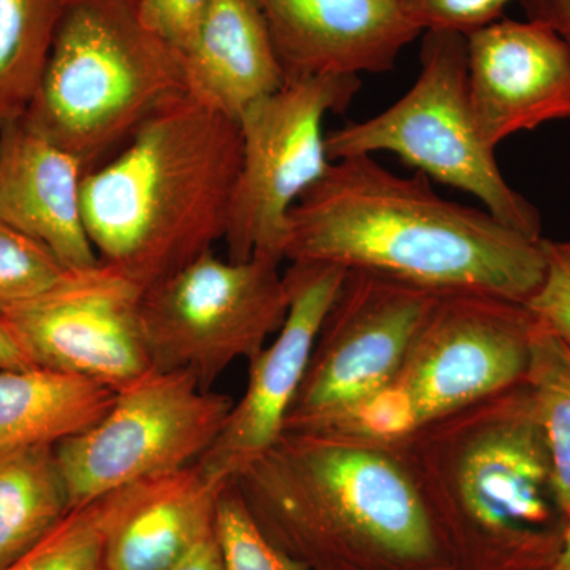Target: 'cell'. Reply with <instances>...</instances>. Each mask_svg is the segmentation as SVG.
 <instances>
[{
    "instance_id": "21",
    "label": "cell",
    "mask_w": 570,
    "mask_h": 570,
    "mask_svg": "<svg viewBox=\"0 0 570 570\" xmlns=\"http://www.w3.org/2000/svg\"><path fill=\"white\" fill-rule=\"evenodd\" d=\"M63 0H0V129L28 111Z\"/></svg>"
},
{
    "instance_id": "13",
    "label": "cell",
    "mask_w": 570,
    "mask_h": 570,
    "mask_svg": "<svg viewBox=\"0 0 570 570\" xmlns=\"http://www.w3.org/2000/svg\"><path fill=\"white\" fill-rule=\"evenodd\" d=\"M347 269L324 262H292L284 273L288 311L273 343L249 362L245 395L232 407L223 433L197 461L220 485L234 480L283 434L313 358L325 318Z\"/></svg>"
},
{
    "instance_id": "10",
    "label": "cell",
    "mask_w": 570,
    "mask_h": 570,
    "mask_svg": "<svg viewBox=\"0 0 570 570\" xmlns=\"http://www.w3.org/2000/svg\"><path fill=\"white\" fill-rule=\"evenodd\" d=\"M360 86V77L287 81L239 115L242 168L224 236L230 261H284L288 214L330 165L326 115L346 110Z\"/></svg>"
},
{
    "instance_id": "15",
    "label": "cell",
    "mask_w": 570,
    "mask_h": 570,
    "mask_svg": "<svg viewBox=\"0 0 570 570\" xmlns=\"http://www.w3.org/2000/svg\"><path fill=\"white\" fill-rule=\"evenodd\" d=\"M287 81L385 73L422 31L401 0H258Z\"/></svg>"
},
{
    "instance_id": "18",
    "label": "cell",
    "mask_w": 570,
    "mask_h": 570,
    "mask_svg": "<svg viewBox=\"0 0 570 570\" xmlns=\"http://www.w3.org/2000/svg\"><path fill=\"white\" fill-rule=\"evenodd\" d=\"M227 485L193 466L149 480L105 547V570H175L216 524Z\"/></svg>"
},
{
    "instance_id": "3",
    "label": "cell",
    "mask_w": 570,
    "mask_h": 570,
    "mask_svg": "<svg viewBox=\"0 0 570 570\" xmlns=\"http://www.w3.org/2000/svg\"><path fill=\"white\" fill-rule=\"evenodd\" d=\"M406 438L448 569L553 568L570 520L523 382Z\"/></svg>"
},
{
    "instance_id": "28",
    "label": "cell",
    "mask_w": 570,
    "mask_h": 570,
    "mask_svg": "<svg viewBox=\"0 0 570 570\" xmlns=\"http://www.w3.org/2000/svg\"><path fill=\"white\" fill-rule=\"evenodd\" d=\"M146 24L157 36L186 52L193 45L208 0H137Z\"/></svg>"
},
{
    "instance_id": "1",
    "label": "cell",
    "mask_w": 570,
    "mask_h": 570,
    "mask_svg": "<svg viewBox=\"0 0 570 570\" xmlns=\"http://www.w3.org/2000/svg\"><path fill=\"white\" fill-rule=\"evenodd\" d=\"M285 258L363 269L439 295H490L521 305L549 266L547 239L448 200L425 175L393 174L374 156L333 160L299 197L288 214Z\"/></svg>"
},
{
    "instance_id": "30",
    "label": "cell",
    "mask_w": 570,
    "mask_h": 570,
    "mask_svg": "<svg viewBox=\"0 0 570 570\" xmlns=\"http://www.w3.org/2000/svg\"><path fill=\"white\" fill-rule=\"evenodd\" d=\"M175 570H223V561H220V551L216 539V524H214L212 534L202 539Z\"/></svg>"
},
{
    "instance_id": "33",
    "label": "cell",
    "mask_w": 570,
    "mask_h": 570,
    "mask_svg": "<svg viewBox=\"0 0 570 570\" xmlns=\"http://www.w3.org/2000/svg\"><path fill=\"white\" fill-rule=\"evenodd\" d=\"M557 245H558V247H560L562 253H564L566 255H568V257H570V242H568V243H557Z\"/></svg>"
},
{
    "instance_id": "22",
    "label": "cell",
    "mask_w": 570,
    "mask_h": 570,
    "mask_svg": "<svg viewBox=\"0 0 570 570\" xmlns=\"http://www.w3.org/2000/svg\"><path fill=\"white\" fill-rule=\"evenodd\" d=\"M148 482L71 509L36 547L2 570H105L108 538L137 504Z\"/></svg>"
},
{
    "instance_id": "32",
    "label": "cell",
    "mask_w": 570,
    "mask_h": 570,
    "mask_svg": "<svg viewBox=\"0 0 570 570\" xmlns=\"http://www.w3.org/2000/svg\"><path fill=\"white\" fill-rule=\"evenodd\" d=\"M550 570H570V523L568 531H566L564 543H562L560 557H558L557 562H554L553 568Z\"/></svg>"
},
{
    "instance_id": "9",
    "label": "cell",
    "mask_w": 570,
    "mask_h": 570,
    "mask_svg": "<svg viewBox=\"0 0 570 570\" xmlns=\"http://www.w3.org/2000/svg\"><path fill=\"white\" fill-rule=\"evenodd\" d=\"M234 404L189 374L151 367L116 392L96 425L56 445L71 509L193 466L223 433Z\"/></svg>"
},
{
    "instance_id": "12",
    "label": "cell",
    "mask_w": 570,
    "mask_h": 570,
    "mask_svg": "<svg viewBox=\"0 0 570 570\" xmlns=\"http://www.w3.org/2000/svg\"><path fill=\"white\" fill-rule=\"evenodd\" d=\"M141 295L126 277L100 264L2 317L33 365L118 392L153 367Z\"/></svg>"
},
{
    "instance_id": "7",
    "label": "cell",
    "mask_w": 570,
    "mask_h": 570,
    "mask_svg": "<svg viewBox=\"0 0 570 570\" xmlns=\"http://www.w3.org/2000/svg\"><path fill=\"white\" fill-rule=\"evenodd\" d=\"M538 318L527 305L442 294L406 363L340 433L392 442L515 387L527 376Z\"/></svg>"
},
{
    "instance_id": "23",
    "label": "cell",
    "mask_w": 570,
    "mask_h": 570,
    "mask_svg": "<svg viewBox=\"0 0 570 570\" xmlns=\"http://www.w3.org/2000/svg\"><path fill=\"white\" fill-rule=\"evenodd\" d=\"M523 385L549 445L558 494L570 520V343L539 321Z\"/></svg>"
},
{
    "instance_id": "19",
    "label": "cell",
    "mask_w": 570,
    "mask_h": 570,
    "mask_svg": "<svg viewBox=\"0 0 570 570\" xmlns=\"http://www.w3.org/2000/svg\"><path fill=\"white\" fill-rule=\"evenodd\" d=\"M115 397V390L50 367L0 370V452L56 448L96 425Z\"/></svg>"
},
{
    "instance_id": "34",
    "label": "cell",
    "mask_w": 570,
    "mask_h": 570,
    "mask_svg": "<svg viewBox=\"0 0 570 570\" xmlns=\"http://www.w3.org/2000/svg\"><path fill=\"white\" fill-rule=\"evenodd\" d=\"M434 570H450L448 568L434 569Z\"/></svg>"
},
{
    "instance_id": "2",
    "label": "cell",
    "mask_w": 570,
    "mask_h": 570,
    "mask_svg": "<svg viewBox=\"0 0 570 570\" xmlns=\"http://www.w3.org/2000/svg\"><path fill=\"white\" fill-rule=\"evenodd\" d=\"M373 442L283 431L234 485L265 538L311 570L448 568L406 464Z\"/></svg>"
},
{
    "instance_id": "11",
    "label": "cell",
    "mask_w": 570,
    "mask_h": 570,
    "mask_svg": "<svg viewBox=\"0 0 570 570\" xmlns=\"http://www.w3.org/2000/svg\"><path fill=\"white\" fill-rule=\"evenodd\" d=\"M439 294L347 269L284 431H330L395 382Z\"/></svg>"
},
{
    "instance_id": "17",
    "label": "cell",
    "mask_w": 570,
    "mask_h": 570,
    "mask_svg": "<svg viewBox=\"0 0 570 570\" xmlns=\"http://www.w3.org/2000/svg\"><path fill=\"white\" fill-rule=\"evenodd\" d=\"M183 61L187 96L236 121L287 82L258 0H208Z\"/></svg>"
},
{
    "instance_id": "29",
    "label": "cell",
    "mask_w": 570,
    "mask_h": 570,
    "mask_svg": "<svg viewBox=\"0 0 570 570\" xmlns=\"http://www.w3.org/2000/svg\"><path fill=\"white\" fill-rule=\"evenodd\" d=\"M528 20L553 29L570 51V0H520Z\"/></svg>"
},
{
    "instance_id": "5",
    "label": "cell",
    "mask_w": 570,
    "mask_h": 570,
    "mask_svg": "<svg viewBox=\"0 0 570 570\" xmlns=\"http://www.w3.org/2000/svg\"><path fill=\"white\" fill-rule=\"evenodd\" d=\"M184 94L181 52L146 24L137 0H63L22 119L89 171Z\"/></svg>"
},
{
    "instance_id": "8",
    "label": "cell",
    "mask_w": 570,
    "mask_h": 570,
    "mask_svg": "<svg viewBox=\"0 0 570 570\" xmlns=\"http://www.w3.org/2000/svg\"><path fill=\"white\" fill-rule=\"evenodd\" d=\"M281 262L223 261L209 250L146 291L141 322L154 370L189 374L213 390L236 360L250 362L287 316Z\"/></svg>"
},
{
    "instance_id": "20",
    "label": "cell",
    "mask_w": 570,
    "mask_h": 570,
    "mask_svg": "<svg viewBox=\"0 0 570 570\" xmlns=\"http://www.w3.org/2000/svg\"><path fill=\"white\" fill-rule=\"evenodd\" d=\"M70 510L55 445L0 452V570L28 553Z\"/></svg>"
},
{
    "instance_id": "4",
    "label": "cell",
    "mask_w": 570,
    "mask_h": 570,
    "mask_svg": "<svg viewBox=\"0 0 570 570\" xmlns=\"http://www.w3.org/2000/svg\"><path fill=\"white\" fill-rule=\"evenodd\" d=\"M239 124L187 94L85 175L86 228L100 264L141 294L224 239L242 168Z\"/></svg>"
},
{
    "instance_id": "31",
    "label": "cell",
    "mask_w": 570,
    "mask_h": 570,
    "mask_svg": "<svg viewBox=\"0 0 570 570\" xmlns=\"http://www.w3.org/2000/svg\"><path fill=\"white\" fill-rule=\"evenodd\" d=\"M36 366L18 343L6 318L0 314V370H24Z\"/></svg>"
},
{
    "instance_id": "14",
    "label": "cell",
    "mask_w": 570,
    "mask_h": 570,
    "mask_svg": "<svg viewBox=\"0 0 570 570\" xmlns=\"http://www.w3.org/2000/svg\"><path fill=\"white\" fill-rule=\"evenodd\" d=\"M468 88L485 141L570 119V51L542 22L501 20L469 33Z\"/></svg>"
},
{
    "instance_id": "6",
    "label": "cell",
    "mask_w": 570,
    "mask_h": 570,
    "mask_svg": "<svg viewBox=\"0 0 570 570\" xmlns=\"http://www.w3.org/2000/svg\"><path fill=\"white\" fill-rule=\"evenodd\" d=\"M422 36L417 80L387 110L325 135L330 163L395 154L426 178L471 194L499 223L528 238L542 239L538 209L505 181L497 149L485 141L475 121L468 88L466 36Z\"/></svg>"
},
{
    "instance_id": "26",
    "label": "cell",
    "mask_w": 570,
    "mask_h": 570,
    "mask_svg": "<svg viewBox=\"0 0 570 570\" xmlns=\"http://www.w3.org/2000/svg\"><path fill=\"white\" fill-rule=\"evenodd\" d=\"M513 0H401L404 13L422 32L469 33L501 20Z\"/></svg>"
},
{
    "instance_id": "25",
    "label": "cell",
    "mask_w": 570,
    "mask_h": 570,
    "mask_svg": "<svg viewBox=\"0 0 570 570\" xmlns=\"http://www.w3.org/2000/svg\"><path fill=\"white\" fill-rule=\"evenodd\" d=\"M216 539L223 570H311L265 538L234 483L217 501Z\"/></svg>"
},
{
    "instance_id": "16",
    "label": "cell",
    "mask_w": 570,
    "mask_h": 570,
    "mask_svg": "<svg viewBox=\"0 0 570 570\" xmlns=\"http://www.w3.org/2000/svg\"><path fill=\"white\" fill-rule=\"evenodd\" d=\"M85 165L18 119L0 129V219L37 239L67 268L100 265L85 213Z\"/></svg>"
},
{
    "instance_id": "27",
    "label": "cell",
    "mask_w": 570,
    "mask_h": 570,
    "mask_svg": "<svg viewBox=\"0 0 570 570\" xmlns=\"http://www.w3.org/2000/svg\"><path fill=\"white\" fill-rule=\"evenodd\" d=\"M547 255L546 279L527 306L540 324L570 343V257L550 239Z\"/></svg>"
},
{
    "instance_id": "24",
    "label": "cell",
    "mask_w": 570,
    "mask_h": 570,
    "mask_svg": "<svg viewBox=\"0 0 570 570\" xmlns=\"http://www.w3.org/2000/svg\"><path fill=\"white\" fill-rule=\"evenodd\" d=\"M75 273L47 246L0 219V314L50 294Z\"/></svg>"
}]
</instances>
